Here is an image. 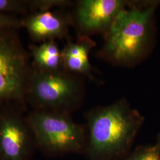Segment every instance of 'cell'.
<instances>
[{"label":"cell","instance_id":"15","mask_svg":"<svg viewBox=\"0 0 160 160\" xmlns=\"http://www.w3.org/2000/svg\"><path fill=\"white\" fill-rule=\"evenodd\" d=\"M155 145H156V146L157 147V148L158 149V151H159L160 154V133L157 136V143H155Z\"/></svg>","mask_w":160,"mask_h":160},{"label":"cell","instance_id":"13","mask_svg":"<svg viewBox=\"0 0 160 160\" xmlns=\"http://www.w3.org/2000/svg\"><path fill=\"white\" fill-rule=\"evenodd\" d=\"M71 4L67 0H29L30 11L33 12L51 10L54 7L65 8Z\"/></svg>","mask_w":160,"mask_h":160},{"label":"cell","instance_id":"7","mask_svg":"<svg viewBox=\"0 0 160 160\" xmlns=\"http://www.w3.org/2000/svg\"><path fill=\"white\" fill-rule=\"evenodd\" d=\"M125 0H80L76 2L72 22L79 36L108 32L120 12L130 4Z\"/></svg>","mask_w":160,"mask_h":160},{"label":"cell","instance_id":"4","mask_svg":"<svg viewBox=\"0 0 160 160\" xmlns=\"http://www.w3.org/2000/svg\"><path fill=\"white\" fill-rule=\"evenodd\" d=\"M83 98L82 83L63 69L46 71L31 67L25 98L34 110L69 113L80 107Z\"/></svg>","mask_w":160,"mask_h":160},{"label":"cell","instance_id":"9","mask_svg":"<svg viewBox=\"0 0 160 160\" xmlns=\"http://www.w3.org/2000/svg\"><path fill=\"white\" fill-rule=\"evenodd\" d=\"M96 43L89 36H79L76 42H68L61 50L62 69L72 74L82 75L94 80L89 54Z\"/></svg>","mask_w":160,"mask_h":160},{"label":"cell","instance_id":"11","mask_svg":"<svg viewBox=\"0 0 160 160\" xmlns=\"http://www.w3.org/2000/svg\"><path fill=\"white\" fill-rule=\"evenodd\" d=\"M120 160H160V154L156 145H139Z\"/></svg>","mask_w":160,"mask_h":160},{"label":"cell","instance_id":"10","mask_svg":"<svg viewBox=\"0 0 160 160\" xmlns=\"http://www.w3.org/2000/svg\"><path fill=\"white\" fill-rule=\"evenodd\" d=\"M30 50L36 68L46 71L62 69L61 50L54 40L31 45Z\"/></svg>","mask_w":160,"mask_h":160},{"label":"cell","instance_id":"3","mask_svg":"<svg viewBox=\"0 0 160 160\" xmlns=\"http://www.w3.org/2000/svg\"><path fill=\"white\" fill-rule=\"evenodd\" d=\"M28 118L36 145L45 154L59 157L85 154L87 129L76 123L70 114L34 110Z\"/></svg>","mask_w":160,"mask_h":160},{"label":"cell","instance_id":"8","mask_svg":"<svg viewBox=\"0 0 160 160\" xmlns=\"http://www.w3.org/2000/svg\"><path fill=\"white\" fill-rule=\"evenodd\" d=\"M72 18L58 11L32 12L21 19L22 27L28 30L32 40L45 42L66 38Z\"/></svg>","mask_w":160,"mask_h":160},{"label":"cell","instance_id":"6","mask_svg":"<svg viewBox=\"0 0 160 160\" xmlns=\"http://www.w3.org/2000/svg\"><path fill=\"white\" fill-rule=\"evenodd\" d=\"M36 145L28 118L10 106L0 109V160H29Z\"/></svg>","mask_w":160,"mask_h":160},{"label":"cell","instance_id":"1","mask_svg":"<svg viewBox=\"0 0 160 160\" xmlns=\"http://www.w3.org/2000/svg\"><path fill=\"white\" fill-rule=\"evenodd\" d=\"M88 160H120L131 152L144 118L122 98L106 106L91 109L86 114Z\"/></svg>","mask_w":160,"mask_h":160},{"label":"cell","instance_id":"2","mask_svg":"<svg viewBox=\"0 0 160 160\" xmlns=\"http://www.w3.org/2000/svg\"><path fill=\"white\" fill-rule=\"evenodd\" d=\"M160 1H131L104 34L100 57L112 63L130 65L147 57L155 40V12Z\"/></svg>","mask_w":160,"mask_h":160},{"label":"cell","instance_id":"5","mask_svg":"<svg viewBox=\"0 0 160 160\" xmlns=\"http://www.w3.org/2000/svg\"><path fill=\"white\" fill-rule=\"evenodd\" d=\"M14 30H0V103H22L26 96L31 68L29 54Z\"/></svg>","mask_w":160,"mask_h":160},{"label":"cell","instance_id":"14","mask_svg":"<svg viewBox=\"0 0 160 160\" xmlns=\"http://www.w3.org/2000/svg\"><path fill=\"white\" fill-rule=\"evenodd\" d=\"M20 27L21 19L12 14L0 13V30L18 29Z\"/></svg>","mask_w":160,"mask_h":160},{"label":"cell","instance_id":"12","mask_svg":"<svg viewBox=\"0 0 160 160\" xmlns=\"http://www.w3.org/2000/svg\"><path fill=\"white\" fill-rule=\"evenodd\" d=\"M30 11L29 0H0V13L28 14Z\"/></svg>","mask_w":160,"mask_h":160}]
</instances>
